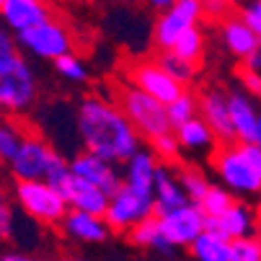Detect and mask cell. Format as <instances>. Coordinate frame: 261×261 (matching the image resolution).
I'll use <instances>...</instances> for the list:
<instances>
[{"mask_svg": "<svg viewBox=\"0 0 261 261\" xmlns=\"http://www.w3.org/2000/svg\"><path fill=\"white\" fill-rule=\"evenodd\" d=\"M75 117L83 150L124 166L142 147V135L117 103V98L88 96L81 101Z\"/></svg>", "mask_w": 261, "mask_h": 261, "instance_id": "6da1fadb", "label": "cell"}, {"mask_svg": "<svg viewBox=\"0 0 261 261\" xmlns=\"http://www.w3.org/2000/svg\"><path fill=\"white\" fill-rule=\"evenodd\" d=\"M212 168L233 194H261V147L258 142H220Z\"/></svg>", "mask_w": 261, "mask_h": 261, "instance_id": "7a4b0ae2", "label": "cell"}, {"mask_svg": "<svg viewBox=\"0 0 261 261\" xmlns=\"http://www.w3.org/2000/svg\"><path fill=\"white\" fill-rule=\"evenodd\" d=\"M8 168L13 178H47L57 184L70 171V161L57 145L44 140L39 132H29L18 155L8 163Z\"/></svg>", "mask_w": 261, "mask_h": 261, "instance_id": "3957f363", "label": "cell"}, {"mask_svg": "<svg viewBox=\"0 0 261 261\" xmlns=\"http://www.w3.org/2000/svg\"><path fill=\"white\" fill-rule=\"evenodd\" d=\"M13 197L34 222L47 225V228H55V225L60 228L62 217L70 210L60 186L47 178H16Z\"/></svg>", "mask_w": 261, "mask_h": 261, "instance_id": "277c9868", "label": "cell"}, {"mask_svg": "<svg viewBox=\"0 0 261 261\" xmlns=\"http://www.w3.org/2000/svg\"><path fill=\"white\" fill-rule=\"evenodd\" d=\"M114 96H117V103L124 109V114L132 119V124L137 127V132L145 140L173 129V122L168 117V106L161 98H155L153 93L142 91L140 86H135L129 81L119 83Z\"/></svg>", "mask_w": 261, "mask_h": 261, "instance_id": "5b68a950", "label": "cell"}, {"mask_svg": "<svg viewBox=\"0 0 261 261\" xmlns=\"http://www.w3.org/2000/svg\"><path fill=\"white\" fill-rule=\"evenodd\" d=\"M36 93H39V83L21 49L0 62V109L6 114H26L36 101Z\"/></svg>", "mask_w": 261, "mask_h": 261, "instance_id": "8992f818", "label": "cell"}, {"mask_svg": "<svg viewBox=\"0 0 261 261\" xmlns=\"http://www.w3.org/2000/svg\"><path fill=\"white\" fill-rule=\"evenodd\" d=\"M16 42H18L21 52H26L29 57L49 60V62H55L57 57H62L67 52H75V34L57 16L36 23L26 31H18Z\"/></svg>", "mask_w": 261, "mask_h": 261, "instance_id": "52a82bcc", "label": "cell"}, {"mask_svg": "<svg viewBox=\"0 0 261 261\" xmlns=\"http://www.w3.org/2000/svg\"><path fill=\"white\" fill-rule=\"evenodd\" d=\"M150 215H158L155 194L137 189V186H129V184H122L119 189L111 194L103 217H106V222L111 225L114 233H127L132 225H137L140 220L150 217Z\"/></svg>", "mask_w": 261, "mask_h": 261, "instance_id": "ba28073f", "label": "cell"}, {"mask_svg": "<svg viewBox=\"0 0 261 261\" xmlns=\"http://www.w3.org/2000/svg\"><path fill=\"white\" fill-rule=\"evenodd\" d=\"M122 75H124V81H129V83L140 86L142 91L153 93L155 98H161L166 106L186 91L184 83L178 78H173L161 65V60H135L124 67Z\"/></svg>", "mask_w": 261, "mask_h": 261, "instance_id": "9c48e42d", "label": "cell"}, {"mask_svg": "<svg viewBox=\"0 0 261 261\" xmlns=\"http://www.w3.org/2000/svg\"><path fill=\"white\" fill-rule=\"evenodd\" d=\"M158 217L173 248H189L207 230V212L199 207V202H186L184 207H176Z\"/></svg>", "mask_w": 261, "mask_h": 261, "instance_id": "30bf717a", "label": "cell"}, {"mask_svg": "<svg viewBox=\"0 0 261 261\" xmlns=\"http://www.w3.org/2000/svg\"><path fill=\"white\" fill-rule=\"evenodd\" d=\"M70 171L83 176L86 181L101 186L103 192L114 194L119 186L124 184V171H119V163L106 161L91 150H78L75 155L70 158Z\"/></svg>", "mask_w": 261, "mask_h": 261, "instance_id": "8fae6325", "label": "cell"}, {"mask_svg": "<svg viewBox=\"0 0 261 261\" xmlns=\"http://www.w3.org/2000/svg\"><path fill=\"white\" fill-rule=\"evenodd\" d=\"M57 186H60V192L65 194L70 210H86V212L106 215V207H109L111 194L103 192L101 186L86 181L83 176L72 173V171H67V173L57 181Z\"/></svg>", "mask_w": 261, "mask_h": 261, "instance_id": "7c38bea8", "label": "cell"}, {"mask_svg": "<svg viewBox=\"0 0 261 261\" xmlns=\"http://www.w3.org/2000/svg\"><path fill=\"white\" fill-rule=\"evenodd\" d=\"M60 230L65 238L78 243H103L109 233H114L103 215L86 212V210H67V215L60 222Z\"/></svg>", "mask_w": 261, "mask_h": 261, "instance_id": "4fadbf2b", "label": "cell"}, {"mask_svg": "<svg viewBox=\"0 0 261 261\" xmlns=\"http://www.w3.org/2000/svg\"><path fill=\"white\" fill-rule=\"evenodd\" d=\"M199 114L207 119V124L215 129L220 142H233L236 137V127H233V117H230V103H228V93H222L217 88H207L199 93Z\"/></svg>", "mask_w": 261, "mask_h": 261, "instance_id": "5bb4252c", "label": "cell"}, {"mask_svg": "<svg viewBox=\"0 0 261 261\" xmlns=\"http://www.w3.org/2000/svg\"><path fill=\"white\" fill-rule=\"evenodd\" d=\"M52 16H55V11L49 6V0H6L3 8H0V21L13 34L26 31Z\"/></svg>", "mask_w": 261, "mask_h": 261, "instance_id": "9a60e30c", "label": "cell"}, {"mask_svg": "<svg viewBox=\"0 0 261 261\" xmlns=\"http://www.w3.org/2000/svg\"><path fill=\"white\" fill-rule=\"evenodd\" d=\"M207 230H215L230 241L243 238V236H253L256 233V212L246 202L236 199L222 215L207 217Z\"/></svg>", "mask_w": 261, "mask_h": 261, "instance_id": "2e32d148", "label": "cell"}, {"mask_svg": "<svg viewBox=\"0 0 261 261\" xmlns=\"http://www.w3.org/2000/svg\"><path fill=\"white\" fill-rule=\"evenodd\" d=\"M220 34H222V44L225 49L238 57V60H248L258 47H261V36L241 18V16H228L220 26Z\"/></svg>", "mask_w": 261, "mask_h": 261, "instance_id": "e0dca14e", "label": "cell"}, {"mask_svg": "<svg viewBox=\"0 0 261 261\" xmlns=\"http://www.w3.org/2000/svg\"><path fill=\"white\" fill-rule=\"evenodd\" d=\"M173 129H176V135H178V140H181L184 150H192V153H215L217 145H220L215 129L207 124V119H204L202 114L186 119L184 124H178V127H173Z\"/></svg>", "mask_w": 261, "mask_h": 261, "instance_id": "ac0fdd59", "label": "cell"}, {"mask_svg": "<svg viewBox=\"0 0 261 261\" xmlns=\"http://www.w3.org/2000/svg\"><path fill=\"white\" fill-rule=\"evenodd\" d=\"M153 194H155V210H158V215L171 212V210H176V207H184L186 202H192L189 194L184 192L181 181H178V173L171 171L166 163H161V168H158Z\"/></svg>", "mask_w": 261, "mask_h": 261, "instance_id": "d6986e66", "label": "cell"}, {"mask_svg": "<svg viewBox=\"0 0 261 261\" xmlns=\"http://www.w3.org/2000/svg\"><path fill=\"white\" fill-rule=\"evenodd\" d=\"M228 103H230V117H233V127H236V137L246 140V142H256V132H258V114L261 111L253 106L248 93H228Z\"/></svg>", "mask_w": 261, "mask_h": 261, "instance_id": "ffe728a7", "label": "cell"}, {"mask_svg": "<svg viewBox=\"0 0 261 261\" xmlns=\"http://www.w3.org/2000/svg\"><path fill=\"white\" fill-rule=\"evenodd\" d=\"M161 168V158L153 150H140L124 163V184L137 186V189L153 192L155 189V176Z\"/></svg>", "mask_w": 261, "mask_h": 261, "instance_id": "44dd1931", "label": "cell"}, {"mask_svg": "<svg viewBox=\"0 0 261 261\" xmlns=\"http://www.w3.org/2000/svg\"><path fill=\"white\" fill-rule=\"evenodd\" d=\"M127 241L137 248H145V251H158V253H168L173 246L171 241L166 238V230L161 225V217L158 215H150L140 220L137 225H132L127 230Z\"/></svg>", "mask_w": 261, "mask_h": 261, "instance_id": "7402d4cb", "label": "cell"}, {"mask_svg": "<svg viewBox=\"0 0 261 261\" xmlns=\"http://www.w3.org/2000/svg\"><path fill=\"white\" fill-rule=\"evenodd\" d=\"M189 26H197V23H189L178 11H173V8L161 11V16H158L155 23H153V44H155L161 52L173 49V44L178 42V36L189 29Z\"/></svg>", "mask_w": 261, "mask_h": 261, "instance_id": "603a6c76", "label": "cell"}, {"mask_svg": "<svg viewBox=\"0 0 261 261\" xmlns=\"http://www.w3.org/2000/svg\"><path fill=\"white\" fill-rule=\"evenodd\" d=\"M192 261H230V238L204 230L192 246Z\"/></svg>", "mask_w": 261, "mask_h": 261, "instance_id": "cb8c5ba5", "label": "cell"}, {"mask_svg": "<svg viewBox=\"0 0 261 261\" xmlns=\"http://www.w3.org/2000/svg\"><path fill=\"white\" fill-rule=\"evenodd\" d=\"M26 135H29V127L18 117L11 114L6 119H0V163H11L18 155Z\"/></svg>", "mask_w": 261, "mask_h": 261, "instance_id": "d4e9b609", "label": "cell"}, {"mask_svg": "<svg viewBox=\"0 0 261 261\" xmlns=\"http://www.w3.org/2000/svg\"><path fill=\"white\" fill-rule=\"evenodd\" d=\"M171 52H176L178 57H184V60H189V62L199 65L202 57H204V34H202L199 23L186 29V31L178 36V42L173 44Z\"/></svg>", "mask_w": 261, "mask_h": 261, "instance_id": "484cf974", "label": "cell"}, {"mask_svg": "<svg viewBox=\"0 0 261 261\" xmlns=\"http://www.w3.org/2000/svg\"><path fill=\"white\" fill-rule=\"evenodd\" d=\"M236 202V197H233V192L228 189L225 184L222 186H217V184H210V189H207V194L199 199V207L207 212V217H217V215H222L230 204Z\"/></svg>", "mask_w": 261, "mask_h": 261, "instance_id": "4316f807", "label": "cell"}, {"mask_svg": "<svg viewBox=\"0 0 261 261\" xmlns=\"http://www.w3.org/2000/svg\"><path fill=\"white\" fill-rule=\"evenodd\" d=\"M55 70L60 72V78H65L67 83H86L88 81V67L75 52H67V55L57 57L55 60Z\"/></svg>", "mask_w": 261, "mask_h": 261, "instance_id": "83f0119b", "label": "cell"}, {"mask_svg": "<svg viewBox=\"0 0 261 261\" xmlns=\"http://www.w3.org/2000/svg\"><path fill=\"white\" fill-rule=\"evenodd\" d=\"M199 114V96H194L192 91H184L178 98H173L168 103V117L173 122V127L184 124L186 119H192Z\"/></svg>", "mask_w": 261, "mask_h": 261, "instance_id": "f1b7e54d", "label": "cell"}, {"mask_svg": "<svg viewBox=\"0 0 261 261\" xmlns=\"http://www.w3.org/2000/svg\"><path fill=\"white\" fill-rule=\"evenodd\" d=\"M176 173H178V181H181L184 192L189 194L192 202H199V199L207 194L210 181H207V176H204L202 171H197V168H192V166H184V168H178Z\"/></svg>", "mask_w": 261, "mask_h": 261, "instance_id": "f546056e", "label": "cell"}, {"mask_svg": "<svg viewBox=\"0 0 261 261\" xmlns=\"http://www.w3.org/2000/svg\"><path fill=\"white\" fill-rule=\"evenodd\" d=\"M150 150L163 161V163H171V161H176L178 155H181V140H178V135H176V129H168V132H161V135H155V137H150Z\"/></svg>", "mask_w": 261, "mask_h": 261, "instance_id": "4dcf8cb0", "label": "cell"}, {"mask_svg": "<svg viewBox=\"0 0 261 261\" xmlns=\"http://www.w3.org/2000/svg\"><path fill=\"white\" fill-rule=\"evenodd\" d=\"M158 60H161V65H163V67L171 72V75H173V78H178L184 86L194 81V75H197V67H199V65L189 62V60L178 57V55H176V52H171V49H168V52H161V57H158Z\"/></svg>", "mask_w": 261, "mask_h": 261, "instance_id": "1f68e13d", "label": "cell"}, {"mask_svg": "<svg viewBox=\"0 0 261 261\" xmlns=\"http://www.w3.org/2000/svg\"><path fill=\"white\" fill-rule=\"evenodd\" d=\"M230 261H261V238L253 233L230 241Z\"/></svg>", "mask_w": 261, "mask_h": 261, "instance_id": "d6a6232c", "label": "cell"}, {"mask_svg": "<svg viewBox=\"0 0 261 261\" xmlns=\"http://www.w3.org/2000/svg\"><path fill=\"white\" fill-rule=\"evenodd\" d=\"M13 233H16V215H13L11 202L6 199L3 184H0V241L13 238Z\"/></svg>", "mask_w": 261, "mask_h": 261, "instance_id": "836d02e7", "label": "cell"}, {"mask_svg": "<svg viewBox=\"0 0 261 261\" xmlns=\"http://www.w3.org/2000/svg\"><path fill=\"white\" fill-rule=\"evenodd\" d=\"M238 78H241V83H243V88H246V93H251V96H256V98H261V70H256V67H251V65H241V70H238Z\"/></svg>", "mask_w": 261, "mask_h": 261, "instance_id": "e575fe53", "label": "cell"}, {"mask_svg": "<svg viewBox=\"0 0 261 261\" xmlns=\"http://www.w3.org/2000/svg\"><path fill=\"white\" fill-rule=\"evenodd\" d=\"M21 47H18V42H16V34L0 21V62L3 60H8L11 55H16Z\"/></svg>", "mask_w": 261, "mask_h": 261, "instance_id": "d590c367", "label": "cell"}, {"mask_svg": "<svg viewBox=\"0 0 261 261\" xmlns=\"http://www.w3.org/2000/svg\"><path fill=\"white\" fill-rule=\"evenodd\" d=\"M241 18L261 36V0H246V6L241 8Z\"/></svg>", "mask_w": 261, "mask_h": 261, "instance_id": "8d00e7d4", "label": "cell"}, {"mask_svg": "<svg viewBox=\"0 0 261 261\" xmlns=\"http://www.w3.org/2000/svg\"><path fill=\"white\" fill-rule=\"evenodd\" d=\"M0 261H47V258H39V256H31L26 251H8L0 256Z\"/></svg>", "mask_w": 261, "mask_h": 261, "instance_id": "74e56055", "label": "cell"}, {"mask_svg": "<svg viewBox=\"0 0 261 261\" xmlns=\"http://www.w3.org/2000/svg\"><path fill=\"white\" fill-rule=\"evenodd\" d=\"M173 3H176V0H145V6L153 8V11H168Z\"/></svg>", "mask_w": 261, "mask_h": 261, "instance_id": "f35d334b", "label": "cell"}, {"mask_svg": "<svg viewBox=\"0 0 261 261\" xmlns=\"http://www.w3.org/2000/svg\"><path fill=\"white\" fill-rule=\"evenodd\" d=\"M207 3V11L212 13V11H222V8H228L230 3H236V0H204Z\"/></svg>", "mask_w": 261, "mask_h": 261, "instance_id": "ab89813d", "label": "cell"}, {"mask_svg": "<svg viewBox=\"0 0 261 261\" xmlns=\"http://www.w3.org/2000/svg\"><path fill=\"white\" fill-rule=\"evenodd\" d=\"M243 62H246V65H251V67H256V70H261V47H258L248 60H243Z\"/></svg>", "mask_w": 261, "mask_h": 261, "instance_id": "60d3db41", "label": "cell"}, {"mask_svg": "<svg viewBox=\"0 0 261 261\" xmlns=\"http://www.w3.org/2000/svg\"><path fill=\"white\" fill-rule=\"evenodd\" d=\"M256 236L261 238V202H258V210H256Z\"/></svg>", "mask_w": 261, "mask_h": 261, "instance_id": "b9f144b4", "label": "cell"}, {"mask_svg": "<svg viewBox=\"0 0 261 261\" xmlns=\"http://www.w3.org/2000/svg\"><path fill=\"white\" fill-rule=\"evenodd\" d=\"M256 142H258V147H261V114H258V132H256Z\"/></svg>", "mask_w": 261, "mask_h": 261, "instance_id": "7bdbcfd3", "label": "cell"}, {"mask_svg": "<svg viewBox=\"0 0 261 261\" xmlns=\"http://www.w3.org/2000/svg\"><path fill=\"white\" fill-rule=\"evenodd\" d=\"M109 3H132V0H109Z\"/></svg>", "mask_w": 261, "mask_h": 261, "instance_id": "ee69618b", "label": "cell"}, {"mask_svg": "<svg viewBox=\"0 0 261 261\" xmlns=\"http://www.w3.org/2000/svg\"><path fill=\"white\" fill-rule=\"evenodd\" d=\"M62 3H83V0H62Z\"/></svg>", "mask_w": 261, "mask_h": 261, "instance_id": "f6af8a7d", "label": "cell"}, {"mask_svg": "<svg viewBox=\"0 0 261 261\" xmlns=\"http://www.w3.org/2000/svg\"><path fill=\"white\" fill-rule=\"evenodd\" d=\"M62 261H81V258H62Z\"/></svg>", "mask_w": 261, "mask_h": 261, "instance_id": "bcb514c9", "label": "cell"}, {"mask_svg": "<svg viewBox=\"0 0 261 261\" xmlns=\"http://www.w3.org/2000/svg\"><path fill=\"white\" fill-rule=\"evenodd\" d=\"M3 3H6V0H0V8H3Z\"/></svg>", "mask_w": 261, "mask_h": 261, "instance_id": "7dc6e473", "label": "cell"}, {"mask_svg": "<svg viewBox=\"0 0 261 261\" xmlns=\"http://www.w3.org/2000/svg\"><path fill=\"white\" fill-rule=\"evenodd\" d=\"M0 114H3V109H0ZM0 119H3V117H0Z\"/></svg>", "mask_w": 261, "mask_h": 261, "instance_id": "c3c4849f", "label": "cell"}]
</instances>
